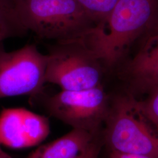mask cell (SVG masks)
Segmentation results:
<instances>
[{"mask_svg":"<svg viewBox=\"0 0 158 158\" xmlns=\"http://www.w3.org/2000/svg\"><path fill=\"white\" fill-rule=\"evenodd\" d=\"M24 35L25 34L0 9V44L9 38L21 36Z\"/></svg>","mask_w":158,"mask_h":158,"instance_id":"cell-12","label":"cell"},{"mask_svg":"<svg viewBox=\"0 0 158 158\" xmlns=\"http://www.w3.org/2000/svg\"><path fill=\"white\" fill-rule=\"evenodd\" d=\"M97 139L98 135L73 128L56 140L40 145L28 158H85Z\"/></svg>","mask_w":158,"mask_h":158,"instance_id":"cell-9","label":"cell"},{"mask_svg":"<svg viewBox=\"0 0 158 158\" xmlns=\"http://www.w3.org/2000/svg\"><path fill=\"white\" fill-rule=\"evenodd\" d=\"M0 158H12L7 153H6L1 147L0 144Z\"/></svg>","mask_w":158,"mask_h":158,"instance_id":"cell-17","label":"cell"},{"mask_svg":"<svg viewBox=\"0 0 158 158\" xmlns=\"http://www.w3.org/2000/svg\"><path fill=\"white\" fill-rule=\"evenodd\" d=\"M46 82L62 90H85L102 85L106 69L80 40L57 42L47 54Z\"/></svg>","mask_w":158,"mask_h":158,"instance_id":"cell-4","label":"cell"},{"mask_svg":"<svg viewBox=\"0 0 158 158\" xmlns=\"http://www.w3.org/2000/svg\"><path fill=\"white\" fill-rule=\"evenodd\" d=\"M146 94L147 97L143 100H138V103L143 113L158 131V85Z\"/></svg>","mask_w":158,"mask_h":158,"instance_id":"cell-11","label":"cell"},{"mask_svg":"<svg viewBox=\"0 0 158 158\" xmlns=\"http://www.w3.org/2000/svg\"><path fill=\"white\" fill-rule=\"evenodd\" d=\"M102 132L110 152L158 158V131L132 94L110 97Z\"/></svg>","mask_w":158,"mask_h":158,"instance_id":"cell-3","label":"cell"},{"mask_svg":"<svg viewBox=\"0 0 158 158\" xmlns=\"http://www.w3.org/2000/svg\"><path fill=\"white\" fill-rule=\"evenodd\" d=\"M47 58L34 44L7 52L0 44V99L43 94Z\"/></svg>","mask_w":158,"mask_h":158,"instance_id":"cell-5","label":"cell"},{"mask_svg":"<svg viewBox=\"0 0 158 158\" xmlns=\"http://www.w3.org/2000/svg\"><path fill=\"white\" fill-rule=\"evenodd\" d=\"M156 34H158V15L151 26L148 29L145 35L147 36Z\"/></svg>","mask_w":158,"mask_h":158,"instance_id":"cell-16","label":"cell"},{"mask_svg":"<svg viewBox=\"0 0 158 158\" xmlns=\"http://www.w3.org/2000/svg\"><path fill=\"white\" fill-rule=\"evenodd\" d=\"M110 154L115 158H156L148 155L138 154H123L115 152H110Z\"/></svg>","mask_w":158,"mask_h":158,"instance_id":"cell-15","label":"cell"},{"mask_svg":"<svg viewBox=\"0 0 158 158\" xmlns=\"http://www.w3.org/2000/svg\"><path fill=\"white\" fill-rule=\"evenodd\" d=\"M17 0H0V9L14 23L12 14Z\"/></svg>","mask_w":158,"mask_h":158,"instance_id":"cell-13","label":"cell"},{"mask_svg":"<svg viewBox=\"0 0 158 158\" xmlns=\"http://www.w3.org/2000/svg\"><path fill=\"white\" fill-rule=\"evenodd\" d=\"M101 149V142L97 139L91 148L89 152L85 158H98Z\"/></svg>","mask_w":158,"mask_h":158,"instance_id":"cell-14","label":"cell"},{"mask_svg":"<svg viewBox=\"0 0 158 158\" xmlns=\"http://www.w3.org/2000/svg\"><path fill=\"white\" fill-rule=\"evenodd\" d=\"M49 132L48 118L26 108H4L0 113L1 145L13 149L34 147Z\"/></svg>","mask_w":158,"mask_h":158,"instance_id":"cell-7","label":"cell"},{"mask_svg":"<svg viewBox=\"0 0 158 158\" xmlns=\"http://www.w3.org/2000/svg\"><path fill=\"white\" fill-rule=\"evenodd\" d=\"M109 158H114V156H113V155H110V156H109Z\"/></svg>","mask_w":158,"mask_h":158,"instance_id":"cell-18","label":"cell"},{"mask_svg":"<svg viewBox=\"0 0 158 158\" xmlns=\"http://www.w3.org/2000/svg\"><path fill=\"white\" fill-rule=\"evenodd\" d=\"M95 25L103 23L118 0H77Z\"/></svg>","mask_w":158,"mask_h":158,"instance_id":"cell-10","label":"cell"},{"mask_svg":"<svg viewBox=\"0 0 158 158\" xmlns=\"http://www.w3.org/2000/svg\"><path fill=\"white\" fill-rule=\"evenodd\" d=\"M123 74L133 90L147 93L158 85V34L147 35Z\"/></svg>","mask_w":158,"mask_h":158,"instance_id":"cell-8","label":"cell"},{"mask_svg":"<svg viewBox=\"0 0 158 158\" xmlns=\"http://www.w3.org/2000/svg\"><path fill=\"white\" fill-rule=\"evenodd\" d=\"M158 15V0H118L106 19L80 40L110 70L130 45L146 33Z\"/></svg>","mask_w":158,"mask_h":158,"instance_id":"cell-1","label":"cell"},{"mask_svg":"<svg viewBox=\"0 0 158 158\" xmlns=\"http://www.w3.org/2000/svg\"><path fill=\"white\" fill-rule=\"evenodd\" d=\"M46 111L51 116L73 129L98 135L107 114L110 96L102 85L80 91L62 90L44 100Z\"/></svg>","mask_w":158,"mask_h":158,"instance_id":"cell-6","label":"cell"},{"mask_svg":"<svg viewBox=\"0 0 158 158\" xmlns=\"http://www.w3.org/2000/svg\"><path fill=\"white\" fill-rule=\"evenodd\" d=\"M12 17L25 34L56 42L80 39L95 26L77 0H17Z\"/></svg>","mask_w":158,"mask_h":158,"instance_id":"cell-2","label":"cell"}]
</instances>
